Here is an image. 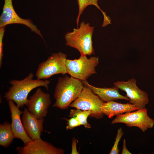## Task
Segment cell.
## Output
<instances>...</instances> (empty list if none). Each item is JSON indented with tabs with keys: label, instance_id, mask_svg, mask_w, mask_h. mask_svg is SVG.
I'll use <instances>...</instances> for the list:
<instances>
[{
	"label": "cell",
	"instance_id": "ac0fdd59",
	"mask_svg": "<svg viewBox=\"0 0 154 154\" xmlns=\"http://www.w3.org/2000/svg\"><path fill=\"white\" fill-rule=\"evenodd\" d=\"M93 112L90 110H82L79 109H72L70 112L69 117H71L75 116L77 117L81 125H83L86 128H90L91 125L87 122L88 117Z\"/></svg>",
	"mask_w": 154,
	"mask_h": 154
},
{
	"label": "cell",
	"instance_id": "9c48e42d",
	"mask_svg": "<svg viewBox=\"0 0 154 154\" xmlns=\"http://www.w3.org/2000/svg\"><path fill=\"white\" fill-rule=\"evenodd\" d=\"M14 24L26 26L43 38L40 31L30 19H23L17 14L14 9L12 0H4L2 12L0 17V28Z\"/></svg>",
	"mask_w": 154,
	"mask_h": 154
},
{
	"label": "cell",
	"instance_id": "3957f363",
	"mask_svg": "<svg viewBox=\"0 0 154 154\" xmlns=\"http://www.w3.org/2000/svg\"><path fill=\"white\" fill-rule=\"evenodd\" d=\"M94 31L93 27L82 21L79 27L66 34L65 44L77 50L81 55L90 56L94 54L92 41Z\"/></svg>",
	"mask_w": 154,
	"mask_h": 154
},
{
	"label": "cell",
	"instance_id": "5bb4252c",
	"mask_svg": "<svg viewBox=\"0 0 154 154\" xmlns=\"http://www.w3.org/2000/svg\"><path fill=\"white\" fill-rule=\"evenodd\" d=\"M84 86L90 89L103 101L107 102L117 100L129 101V98L119 92L118 89L114 86L112 88H99L90 84L86 80L82 81Z\"/></svg>",
	"mask_w": 154,
	"mask_h": 154
},
{
	"label": "cell",
	"instance_id": "277c9868",
	"mask_svg": "<svg viewBox=\"0 0 154 154\" xmlns=\"http://www.w3.org/2000/svg\"><path fill=\"white\" fill-rule=\"evenodd\" d=\"M99 63L98 57L88 58L86 56L81 55L77 59H66V65L67 74L83 81L96 73L95 68Z\"/></svg>",
	"mask_w": 154,
	"mask_h": 154
},
{
	"label": "cell",
	"instance_id": "7a4b0ae2",
	"mask_svg": "<svg viewBox=\"0 0 154 154\" xmlns=\"http://www.w3.org/2000/svg\"><path fill=\"white\" fill-rule=\"evenodd\" d=\"M84 86L82 81L71 76L59 77L54 90L55 102L53 107L61 110L67 109L77 98Z\"/></svg>",
	"mask_w": 154,
	"mask_h": 154
},
{
	"label": "cell",
	"instance_id": "2e32d148",
	"mask_svg": "<svg viewBox=\"0 0 154 154\" xmlns=\"http://www.w3.org/2000/svg\"><path fill=\"white\" fill-rule=\"evenodd\" d=\"M98 0H77L78 7V12L76 19L77 27H78L80 17L85 9L90 5H94L99 9L102 13L104 16V21L102 27H105L111 23L110 18L107 16L106 13L103 11L100 8L98 4Z\"/></svg>",
	"mask_w": 154,
	"mask_h": 154
},
{
	"label": "cell",
	"instance_id": "44dd1931",
	"mask_svg": "<svg viewBox=\"0 0 154 154\" xmlns=\"http://www.w3.org/2000/svg\"><path fill=\"white\" fill-rule=\"evenodd\" d=\"M5 27L0 28V67H1L3 57V39L5 32Z\"/></svg>",
	"mask_w": 154,
	"mask_h": 154
},
{
	"label": "cell",
	"instance_id": "52a82bcc",
	"mask_svg": "<svg viewBox=\"0 0 154 154\" xmlns=\"http://www.w3.org/2000/svg\"><path fill=\"white\" fill-rule=\"evenodd\" d=\"M103 101L87 87L84 86L77 98L69 106L82 110H90L94 116L100 118L103 114L101 111Z\"/></svg>",
	"mask_w": 154,
	"mask_h": 154
},
{
	"label": "cell",
	"instance_id": "7c38bea8",
	"mask_svg": "<svg viewBox=\"0 0 154 154\" xmlns=\"http://www.w3.org/2000/svg\"><path fill=\"white\" fill-rule=\"evenodd\" d=\"M43 118H38L25 108L22 116V122L27 134L31 139L40 138L43 131Z\"/></svg>",
	"mask_w": 154,
	"mask_h": 154
},
{
	"label": "cell",
	"instance_id": "5b68a950",
	"mask_svg": "<svg viewBox=\"0 0 154 154\" xmlns=\"http://www.w3.org/2000/svg\"><path fill=\"white\" fill-rule=\"evenodd\" d=\"M66 58V55L62 52L52 54L46 60L38 64L35 73L37 79L45 80L56 74H67Z\"/></svg>",
	"mask_w": 154,
	"mask_h": 154
},
{
	"label": "cell",
	"instance_id": "8992f818",
	"mask_svg": "<svg viewBox=\"0 0 154 154\" xmlns=\"http://www.w3.org/2000/svg\"><path fill=\"white\" fill-rule=\"evenodd\" d=\"M118 123L124 124L128 127H137L144 132L153 127L154 120L148 116L145 108L117 116L111 124Z\"/></svg>",
	"mask_w": 154,
	"mask_h": 154
},
{
	"label": "cell",
	"instance_id": "30bf717a",
	"mask_svg": "<svg viewBox=\"0 0 154 154\" xmlns=\"http://www.w3.org/2000/svg\"><path fill=\"white\" fill-rule=\"evenodd\" d=\"M51 104L50 95L44 92L40 88L28 99L27 106L28 110L38 118L46 117Z\"/></svg>",
	"mask_w": 154,
	"mask_h": 154
},
{
	"label": "cell",
	"instance_id": "603a6c76",
	"mask_svg": "<svg viewBox=\"0 0 154 154\" xmlns=\"http://www.w3.org/2000/svg\"><path fill=\"white\" fill-rule=\"evenodd\" d=\"M121 153L122 154H132V153L128 150L127 147L126 140L124 139L123 141L122 149Z\"/></svg>",
	"mask_w": 154,
	"mask_h": 154
},
{
	"label": "cell",
	"instance_id": "d6986e66",
	"mask_svg": "<svg viewBox=\"0 0 154 154\" xmlns=\"http://www.w3.org/2000/svg\"><path fill=\"white\" fill-rule=\"evenodd\" d=\"M123 134V132L122 128L120 127L118 129L114 145L109 153L110 154H119L120 150L119 149V143Z\"/></svg>",
	"mask_w": 154,
	"mask_h": 154
},
{
	"label": "cell",
	"instance_id": "9a60e30c",
	"mask_svg": "<svg viewBox=\"0 0 154 154\" xmlns=\"http://www.w3.org/2000/svg\"><path fill=\"white\" fill-rule=\"evenodd\" d=\"M138 109L135 105L129 103L122 104L112 101L104 103L101 111L103 114L112 117Z\"/></svg>",
	"mask_w": 154,
	"mask_h": 154
},
{
	"label": "cell",
	"instance_id": "6da1fadb",
	"mask_svg": "<svg viewBox=\"0 0 154 154\" xmlns=\"http://www.w3.org/2000/svg\"><path fill=\"white\" fill-rule=\"evenodd\" d=\"M34 75L30 73L23 79L18 80L13 79L9 82L11 86L4 95L6 100H11L19 108L27 105L28 96L33 90L39 87H44L48 90L50 81L45 79H33Z\"/></svg>",
	"mask_w": 154,
	"mask_h": 154
},
{
	"label": "cell",
	"instance_id": "ffe728a7",
	"mask_svg": "<svg viewBox=\"0 0 154 154\" xmlns=\"http://www.w3.org/2000/svg\"><path fill=\"white\" fill-rule=\"evenodd\" d=\"M65 119L67 121L66 130L71 129L81 125L77 117L75 116L72 117L69 119Z\"/></svg>",
	"mask_w": 154,
	"mask_h": 154
},
{
	"label": "cell",
	"instance_id": "4fadbf2b",
	"mask_svg": "<svg viewBox=\"0 0 154 154\" xmlns=\"http://www.w3.org/2000/svg\"><path fill=\"white\" fill-rule=\"evenodd\" d=\"M7 101L11 113L12 130L15 138L21 139L25 144L32 139L27 134L21 121L20 116L23 114V112L19 110V108L15 104L13 100Z\"/></svg>",
	"mask_w": 154,
	"mask_h": 154
},
{
	"label": "cell",
	"instance_id": "e0dca14e",
	"mask_svg": "<svg viewBox=\"0 0 154 154\" xmlns=\"http://www.w3.org/2000/svg\"><path fill=\"white\" fill-rule=\"evenodd\" d=\"M15 138L11 124L5 121L0 125V145L5 147H9Z\"/></svg>",
	"mask_w": 154,
	"mask_h": 154
},
{
	"label": "cell",
	"instance_id": "7402d4cb",
	"mask_svg": "<svg viewBox=\"0 0 154 154\" xmlns=\"http://www.w3.org/2000/svg\"><path fill=\"white\" fill-rule=\"evenodd\" d=\"M77 140L76 139H73L72 143V154L79 153L77 150Z\"/></svg>",
	"mask_w": 154,
	"mask_h": 154
},
{
	"label": "cell",
	"instance_id": "ba28073f",
	"mask_svg": "<svg viewBox=\"0 0 154 154\" xmlns=\"http://www.w3.org/2000/svg\"><path fill=\"white\" fill-rule=\"evenodd\" d=\"M135 79L132 78L126 82L117 81L114 85V86L126 93L129 103L135 105L138 109L145 108L149 102L148 95L138 88Z\"/></svg>",
	"mask_w": 154,
	"mask_h": 154
},
{
	"label": "cell",
	"instance_id": "8fae6325",
	"mask_svg": "<svg viewBox=\"0 0 154 154\" xmlns=\"http://www.w3.org/2000/svg\"><path fill=\"white\" fill-rule=\"evenodd\" d=\"M16 150L20 154H63L64 151L56 148L41 138L31 140Z\"/></svg>",
	"mask_w": 154,
	"mask_h": 154
}]
</instances>
